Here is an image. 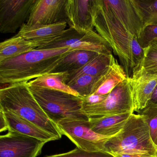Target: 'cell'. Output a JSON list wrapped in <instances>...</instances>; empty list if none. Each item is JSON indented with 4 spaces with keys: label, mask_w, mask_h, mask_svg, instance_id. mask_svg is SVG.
<instances>
[{
    "label": "cell",
    "mask_w": 157,
    "mask_h": 157,
    "mask_svg": "<svg viewBox=\"0 0 157 157\" xmlns=\"http://www.w3.org/2000/svg\"><path fill=\"white\" fill-rule=\"evenodd\" d=\"M99 53L86 50H75L67 54L52 73L71 72L79 69Z\"/></svg>",
    "instance_id": "44dd1931"
},
{
    "label": "cell",
    "mask_w": 157,
    "mask_h": 157,
    "mask_svg": "<svg viewBox=\"0 0 157 157\" xmlns=\"http://www.w3.org/2000/svg\"><path fill=\"white\" fill-rule=\"evenodd\" d=\"M65 13L70 28L80 33L94 30L92 0H67Z\"/></svg>",
    "instance_id": "4fadbf2b"
},
{
    "label": "cell",
    "mask_w": 157,
    "mask_h": 157,
    "mask_svg": "<svg viewBox=\"0 0 157 157\" xmlns=\"http://www.w3.org/2000/svg\"><path fill=\"white\" fill-rule=\"evenodd\" d=\"M95 39L94 31L80 33L69 27L56 37L36 41L38 45L36 48L38 49L69 48L73 50L90 51Z\"/></svg>",
    "instance_id": "30bf717a"
},
{
    "label": "cell",
    "mask_w": 157,
    "mask_h": 157,
    "mask_svg": "<svg viewBox=\"0 0 157 157\" xmlns=\"http://www.w3.org/2000/svg\"><path fill=\"white\" fill-rule=\"evenodd\" d=\"M92 16L96 32L109 44L127 77L131 78L143 66L144 49L137 37L108 10L102 0H92Z\"/></svg>",
    "instance_id": "6da1fadb"
},
{
    "label": "cell",
    "mask_w": 157,
    "mask_h": 157,
    "mask_svg": "<svg viewBox=\"0 0 157 157\" xmlns=\"http://www.w3.org/2000/svg\"><path fill=\"white\" fill-rule=\"evenodd\" d=\"M134 104V111L138 112L149 102L157 85V75L151 74L142 67L130 78Z\"/></svg>",
    "instance_id": "5bb4252c"
},
{
    "label": "cell",
    "mask_w": 157,
    "mask_h": 157,
    "mask_svg": "<svg viewBox=\"0 0 157 157\" xmlns=\"http://www.w3.org/2000/svg\"><path fill=\"white\" fill-rule=\"evenodd\" d=\"M113 56L112 54H98L81 68L68 72L67 84L84 75L101 76L109 67Z\"/></svg>",
    "instance_id": "ffe728a7"
},
{
    "label": "cell",
    "mask_w": 157,
    "mask_h": 157,
    "mask_svg": "<svg viewBox=\"0 0 157 157\" xmlns=\"http://www.w3.org/2000/svg\"><path fill=\"white\" fill-rule=\"evenodd\" d=\"M140 10L143 28L148 25H157V0H136Z\"/></svg>",
    "instance_id": "603a6c76"
},
{
    "label": "cell",
    "mask_w": 157,
    "mask_h": 157,
    "mask_svg": "<svg viewBox=\"0 0 157 157\" xmlns=\"http://www.w3.org/2000/svg\"><path fill=\"white\" fill-rule=\"evenodd\" d=\"M134 113H126L101 117H90V127L94 132L107 136H113L122 130Z\"/></svg>",
    "instance_id": "e0dca14e"
},
{
    "label": "cell",
    "mask_w": 157,
    "mask_h": 157,
    "mask_svg": "<svg viewBox=\"0 0 157 157\" xmlns=\"http://www.w3.org/2000/svg\"><path fill=\"white\" fill-rule=\"evenodd\" d=\"M108 10L134 35L140 37L143 24L136 0H102Z\"/></svg>",
    "instance_id": "8fae6325"
},
{
    "label": "cell",
    "mask_w": 157,
    "mask_h": 157,
    "mask_svg": "<svg viewBox=\"0 0 157 157\" xmlns=\"http://www.w3.org/2000/svg\"><path fill=\"white\" fill-rule=\"evenodd\" d=\"M144 51L142 67L157 62V38L152 40L147 47L144 48Z\"/></svg>",
    "instance_id": "83f0119b"
},
{
    "label": "cell",
    "mask_w": 157,
    "mask_h": 157,
    "mask_svg": "<svg viewBox=\"0 0 157 157\" xmlns=\"http://www.w3.org/2000/svg\"><path fill=\"white\" fill-rule=\"evenodd\" d=\"M114 157H154L147 154H134V153H112Z\"/></svg>",
    "instance_id": "f546056e"
},
{
    "label": "cell",
    "mask_w": 157,
    "mask_h": 157,
    "mask_svg": "<svg viewBox=\"0 0 157 157\" xmlns=\"http://www.w3.org/2000/svg\"><path fill=\"white\" fill-rule=\"evenodd\" d=\"M29 88L42 109L56 124L65 119L89 120L82 111V97L37 86L29 85Z\"/></svg>",
    "instance_id": "5b68a950"
},
{
    "label": "cell",
    "mask_w": 157,
    "mask_h": 157,
    "mask_svg": "<svg viewBox=\"0 0 157 157\" xmlns=\"http://www.w3.org/2000/svg\"><path fill=\"white\" fill-rule=\"evenodd\" d=\"M157 38V25H148L143 28V31L138 39L140 46L144 49L148 46L152 40Z\"/></svg>",
    "instance_id": "4316f807"
},
{
    "label": "cell",
    "mask_w": 157,
    "mask_h": 157,
    "mask_svg": "<svg viewBox=\"0 0 157 157\" xmlns=\"http://www.w3.org/2000/svg\"><path fill=\"white\" fill-rule=\"evenodd\" d=\"M7 130H8V125L7 120L3 111L0 110V131L2 132Z\"/></svg>",
    "instance_id": "4dcf8cb0"
},
{
    "label": "cell",
    "mask_w": 157,
    "mask_h": 157,
    "mask_svg": "<svg viewBox=\"0 0 157 157\" xmlns=\"http://www.w3.org/2000/svg\"><path fill=\"white\" fill-rule=\"evenodd\" d=\"M44 157H114L105 151H88L77 147L73 150L61 154L49 155Z\"/></svg>",
    "instance_id": "484cf974"
},
{
    "label": "cell",
    "mask_w": 157,
    "mask_h": 157,
    "mask_svg": "<svg viewBox=\"0 0 157 157\" xmlns=\"http://www.w3.org/2000/svg\"><path fill=\"white\" fill-rule=\"evenodd\" d=\"M0 109L8 110L35 124L57 140L62 134L36 100L28 82L9 84L0 90Z\"/></svg>",
    "instance_id": "3957f363"
},
{
    "label": "cell",
    "mask_w": 157,
    "mask_h": 157,
    "mask_svg": "<svg viewBox=\"0 0 157 157\" xmlns=\"http://www.w3.org/2000/svg\"><path fill=\"white\" fill-rule=\"evenodd\" d=\"M107 95H101L92 94L82 98V104L86 105H94L99 103L105 100Z\"/></svg>",
    "instance_id": "f1b7e54d"
},
{
    "label": "cell",
    "mask_w": 157,
    "mask_h": 157,
    "mask_svg": "<svg viewBox=\"0 0 157 157\" xmlns=\"http://www.w3.org/2000/svg\"><path fill=\"white\" fill-rule=\"evenodd\" d=\"M99 77L84 75L68 82L67 85L76 92L80 97L83 98L90 95L93 86Z\"/></svg>",
    "instance_id": "cb8c5ba5"
},
{
    "label": "cell",
    "mask_w": 157,
    "mask_h": 157,
    "mask_svg": "<svg viewBox=\"0 0 157 157\" xmlns=\"http://www.w3.org/2000/svg\"><path fill=\"white\" fill-rule=\"evenodd\" d=\"M75 51L69 48L36 49L16 57L0 62V83L29 82L53 72L61 59Z\"/></svg>",
    "instance_id": "7a4b0ae2"
},
{
    "label": "cell",
    "mask_w": 157,
    "mask_h": 157,
    "mask_svg": "<svg viewBox=\"0 0 157 157\" xmlns=\"http://www.w3.org/2000/svg\"><path fill=\"white\" fill-rule=\"evenodd\" d=\"M82 111L89 118L134 113L130 78L118 84L103 101L94 105L82 104Z\"/></svg>",
    "instance_id": "8992f818"
},
{
    "label": "cell",
    "mask_w": 157,
    "mask_h": 157,
    "mask_svg": "<svg viewBox=\"0 0 157 157\" xmlns=\"http://www.w3.org/2000/svg\"><path fill=\"white\" fill-rule=\"evenodd\" d=\"M57 124L62 135L67 137L77 147L86 151H105V142L113 137L94 132L90 127L89 120L63 119Z\"/></svg>",
    "instance_id": "52a82bcc"
},
{
    "label": "cell",
    "mask_w": 157,
    "mask_h": 157,
    "mask_svg": "<svg viewBox=\"0 0 157 157\" xmlns=\"http://www.w3.org/2000/svg\"><path fill=\"white\" fill-rule=\"evenodd\" d=\"M67 80L68 72L49 73L32 80L28 83L32 86L65 92L79 96L67 84Z\"/></svg>",
    "instance_id": "7402d4cb"
},
{
    "label": "cell",
    "mask_w": 157,
    "mask_h": 157,
    "mask_svg": "<svg viewBox=\"0 0 157 157\" xmlns=\"http://www.w3.org/2000/svg\"><path fill=\"white\" fill-rule=\"evenodd\" d=\"M127 78L126 74L123 67L113 56L109 67L99 76L94 84L91 94L107 95Z\"/></svg>",
    "instance_id": "2e32d148"
},
{
    "label": "cell",
    "mask_w": 157,
    "mask_h": 157,
    "mask_svg": "<svg viewBox=\"0 0 157 157\" xmlns=\"http://www.w3.org/2000/svg\"><path fill=\"white\" fill-rule=\"evenodd\" d=\"M38 47L36 41L14 36L0 43V62L19 56Z\"/></svg>",
    "instance_id": "ac0fdd59"
},
{
    "label": "cell",
    "mask_w": 157,
    "mask_h": 157,
    "mask_svg": "<svg viewBox=\"0 0 157 157\" xmlns=\"http://www.w3.org/2000/svg\"><path fill=\"white\" fill-rule=\"evenodd\" d=\"M67 0H36L26 24L47 25L66 22Z\"/></svg>",
    "instance_id": "7c38bea8"
},
{
    "label": "cell",
    "mask_w": 157,
    "mask_h": 157,
    "mask_svg": "<svg viewBox=\"0 0 157 157\" xmlns=\"http://www.w3.org/2000/svg\"><path fill=\"white\" fill-rule=\"evenodd\" d=\"M148 104L157 105V85L153 91L151 99Z\"/></svg>",
    "instance_id": "1f68e13d"
},
{
    "label": "cell",
    "mask_w": 157,
    "mask_h": 157,
    "mask_svg": "<svg viewBox=\"0 0 157 157\" xmlns=\"http://www.w3.org/2000/svg\"><path fill=\"white\" fill-rule=\"evenodd\" d=\"M104 151L109 153L147 154L155 157L157 152L144 117L133 113L118 134L105 142Z\"/></svg>",
    "instance_id": "277c9868"
},
{
    "label": "cell",
    "mask_w": 157,
    "mask_h": 157,
    "mask_svg": "<svg viewBox=\"0 0 157 157\" xmlns=\"http://www.w3.org/2000/svg\"><path fill=\"white\" fill-rule=\"evenodd\" d=\"M46 142L14 131L0 136V157H36Z\"/></svg>",
    "instance_id": "ba28073f"
},
{
    "label": "cell",
    "mask_w": 157,
    "mask_h": 157,
    "mask_svg": "<svg viewBox=\"0 0 157 157\" xmlns=\"http://www.w3.org/2000/svg\"><path fill=\"white\" fill-rule=\"evenodd\" d=\"M2 110L4 113L7 120L8 131L17 132L46 143L57 140V139L54 136L25 118L10 111Z\"/></svg>",
    "instance_id": "9a60e30c"
},
{
    "label": "cell",
    "mask_w": 157,
    "mask_h": 157,
    "mask_svg": "<svg viewBox=\"0 0 157 157\" xmlns=\"http://www.w3.org/2000/svg\"><path fill=\"white\" fill-rule=\"evenodd\" d=\"M66 22L51 25H35L29 26L24 24L16 35L28 40H40L49 39L57 36L66 30Z\"/></svg>",
    "instance_id": "d6986e66"
},
{
    "label": "cell",
    "mask_w": 157,
    "mask_h": 157,
    "mask_svg": "<svg viewBox=\"0 0 157 157\" xmlns=\"http://www.w3.org/2000/svg\"><path fill=\"white\" fill-rule=\"evenodd\" d=\"M137 113L143 117L147 122L151 140L157 147V105L148 104Z\"/></svg>",
    "instance_id": "d4e9b609"
},
{
    "label": "cell",
    "mask_w": 157,
    "mask_h": 157,
    "mask_svg": "<svg viewBox=\"0 0 157 157\" xmlns=\"http://www.w3.org/2000/svg\"><path fill=\"white\" fill-rule=\"evenodd\" d=\"M36 0H0V32L14 33L30 15Z\"/></svg>",
    "instance_id": "9c48e42d"
},
{
    "label": "cell",
    "mask_w": 157,
    "mask_h": 157,
    "mask_svg": "<svg viewBox=\"0 0 157 157\" xmlns=\"http://www.w3.org/2000/svg\"><path fill=\"white\" fill-rule=\"evenodd\" d=\"M157 157V153H156V155H155V157Z\"/></svg>",
    "instance_id": "d6a6232c"
}]
</instances>
